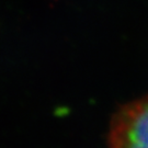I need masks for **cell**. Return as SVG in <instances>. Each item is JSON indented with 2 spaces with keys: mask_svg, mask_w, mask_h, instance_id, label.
<instances>
[{
  "mask_svg": "<svg viewBox=\"0 0 148 148\" xmlns=\"http://www.w3.org/2000/svg\"><path fill=\"white\" fill-rule=\"evenodd\" d=\"M106 142L113 148H148V95L113 113Z\"/></svg>",
  "mask_w": 148,
  "mask_h": 148,
  "instance_id": "1",
  "label": "cell"
}]
</instances>
